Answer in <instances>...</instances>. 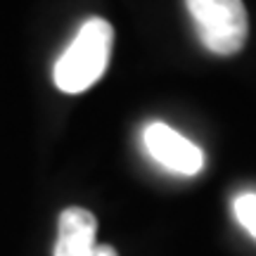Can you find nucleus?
Returning a JSON list of instances; mask_svg holds the SVG:
<instances>
[{
  "label": "nucleus",
  "mask_w": 256,
  "mask_h": 256,
  "mask_svg": "<svg viewBox=\"0 0 256 256\" xmlns=\"http://www.w3.org/2000/svg\"><path fill=\"white\" fill-rule=\"evenodd\" d=\"M98 220L90 211L69 206L60 214L55 256H88L95 249Z\"/></svg>",
  "instance_id": "20e7f679"
},
{
  "label": "nucleus",
  "mask_w": 256,
  "mask_h": 256,
  "mask_svg": "<svg viewBox=\"0 0 256 256\" xmlns=\"http://www.w3.org/2000/svg\"><path fill=\"white\" fill-rule=\"evenodd\" d=\"M200 40L214 55H235L247 43L249 19L242 0H185Z\"/></svg>",
  "instance_id": "f03ea898"
},
{
  "label": "nucleus",
  "mask_w": 256,
  "mask_h": 256,
  "mask_svg": "<svg viewBox=\"0 0 256 256\" xmlns=\"http://www.w3.org/2000/svg\"><path fill=\"white\" fill-rule=\"evenodd\" d=\"M112 43H114V28L110 22L90 17L76 34L72 46L55 62L52 72L55 86L69 95L83 92L95 86L110 64Z\"/></svg>",
  "instance_id": "f257e3e1"
},
{
  "label": "nucleus",
  "mask_w": 256,
  "mask_h": 256,
  "mask_svg": "<svg viewBox=\"0 0 256 256\" xmlns=\"http://www.w3.org/2000/svg\"><path fill=\"white\" fill-rule=\"evenodd\" d=\"M145 147L154 162L174 174L194 176L204 166V154L200 147L162 121H154L145 128Z\"/></svg>",
  "instance_id": "7ed1b4c3"
},
{
  "label": "nucleus",
  "mask_w": 256,
  "mask_h": 256,
  "mask_svg": "<svg viewBox=\"0 0 256 256\" xmlns=\"http://www.w3.org/2000/svg\"><path fill=\"white\" fill-rule=\"evenodd\" d=\"M88 256H119V254H116V249L110 247V244H95V249H92Z\"/></svg>",
  "instance_id": "423d86ee"
},
{
  "label": "nucleus",
  "mask_w": 256,
  "mask_h": 256,
  "mask_svg": "<svg viewBox=\"0 0 256 256\" xmlns=\"http://www.w3.org/2000/svg\"><path fill=\"white\" fill-rule=\"evenodd\" d=\"M232 211H235V218L240 220V226L256 240V194L254 192L240 194L235 200V204H232Z\"/></svg>",
  "instance_id": "39448f33"
}]
</instances>
